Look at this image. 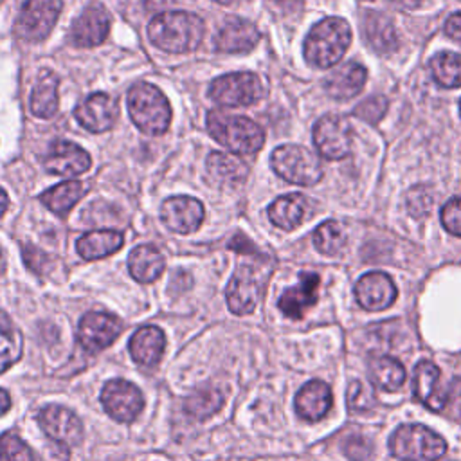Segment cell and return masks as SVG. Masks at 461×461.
<instances>
[{
    "label": "cell",
    "instance_id": "cell-20",
    "mask_svg": "<svg viewBox=\"0 0 461 461\" xmlns=\"http://www.w3.org/2000/svg\"><path fill=\"white\" fill-rule=\"evenodd\" d=\"M258 41V27L252 22L238 16L227 18L214 38V45L221 52H245L256 47Z\"/></svg>",
    "mask_w": 461,
    "mask_h": 461
},
{
    "label": "cell",
    "instance_id": "cell-50",
    "mask_svg": "<svg viewBox=\"0 0 461 461\" xmlns=\"http://www.w3.org/2000/svg\"><path fill=\"white\" fill-rule=\"evenodd\" d=\"M7 205H9V198H7L5 191L0 187V218L5 214V211H7Z\"/></svg>",
    "mask_w": 461,
    "mask_h": 461
},
{
    "label": "cell",
    "instance_id": "cell-39",
    "mask_svg": "<svg viewBox=\"0 0 461 461\" xmlns=\"http://www.w3.org/2000/svg\"><path fill=\"white\" fill-rule=\"evenodd\" d=\"M375 403L373 393L362 382H351L348 389V405L351 411H367Z\"/></svg>",
    "mask_w": 461,
    "mask_h": 461
},
{
    "label": "cell",
    "instance_id": "cell-6",
    "mask_svg": "<svg viewBox=\"0 0 461 461\" xmlns=\"http://www.w3.org/2000/svg\"><path fill=\"white\" fill-rule=\"evenodd\" d=\"M270 164L281 178L299 185H313L322 176V164L319 158L310 149L297 144H283L276 148Z\"/></svg>",
    "mask_w": 461,
    "mask_h": 461
},
{
    "label": "cell",
    "instance_id": "cell-1",
    "mask_svg": "<svg viewBox=\"0 0 461 461\" xmlns=\"http://www.w3.org/2000/svg\"><path fill=\"white\" fill-rule=\"evenodd\" d=\"M149 41L167 52L194 50L203 38V22L194 13L164 11L153 16L148 25Z\"/></svg>",
    "mask_w": 461,
    "mask_h": 461
},
{
    "label": "cell",
    "instance_id": "cell-26",
    "mask_svg": "<svg viewBox=\"0 0 461 461\" xmlns=\"http://www.w3.org/2000/svg\"><path fill=\"white\" fill-rule=\"evenodd\" d=\"M164 346H166L164 331L157 326L139 328L128 342L130 355L133 357V360L146 367L158 364V360L162 358V353H164Z\"/></svg>",
    "mask_w": 461,
    "mask_h": 461
},
{
    "label": "cell",
    "instance_id": "cell-51",
    "mask_svg": "<svg viewBox=\"0 0 461 461\" xmlns=\"http://www.w3.org/2000/svg\"><path fill=\"white\" fill-rule=\"evenodd\" d=\"M5 268V259H4V254H2V249H0V274L4 272Z\"/></svg>",
    "mask_w": 461,
    "mask_h": 461
},
{
    "label": "cell",
    "instance_id": "cell-2",
    "mask_svg": "<svg viewBox=\"0 0 461 461\" xmlns=\"http://www.w3.org/2000/svg\"><path fill=\"white\" fill-rule=\"evenodd\" d=\"M351 41V27L344 18L331 16L315 23L304 40V58L310 65L328 68L337 65Z\"/></svg>",
    "mask_w": 461,
    "mask_h": 461
},
{
    "label": "cell",
    "instance_id": "cell-19",
    "mask_svg": "<svg viewBox=\"0 0 461 461\" xmlns=\"http://www.w3.org/2000/svg\"><path fill=\"white\" fill-rule=\"evenodd\" d=\"M412 391L416 400L432 411H441L447 403V391L441 387V373L438 366L429 360L414 367Z\"/></svg>",
    "mask_w": 461,
    "mask_h": 461
},
{
    "label": "cell",
    "instance_id": "cell-49",
    "mask_svg": "<svg viewBox=\"0 0 461 461\" xmlns=\"http://www.w3.org/2000/svg\"><path fill=\"white\" fill-rule=\"evenodd\" d=\"M391 2H393V4H396V5H400V7L412 9V7L420 5V2H421V0H391Z\"/></svg>",
    "mask_w": 461,
    "mask_h": 461
},
{
    "label": "cell",
    "instance_id": "cell-41",
    "mask_svg": "<svg viewBox=\"0 0 461 461\" xmlns=\"http://www.w3.org/2000/svg\"><path fill=\"white\" fill-rule=\"evenodd\" d=\"M434 198L430 194V191L423 185L420 187H414L409 191V196H407V205H409V211L414 214V216H423L429 212V207L432 205Z\"/></svg>",
    "mask_w": 461,
    "mask_h": 461
},
{
    "label": "cell",
    "instance_id": "cell-52",
    "mask_svg": "<svg viewBox=\"0 0 461 461\" xmlns=\"http://www.w3.org/2000/svg\"><path fill=\"white\" fill-rule=\"evenodd\" d=\"M214 2H220V4H234L238 0H214Z\"/></svg>",
    "mask_w": 461,
    "mask_h": 461
},
{
    "label": "cell",
    "instance_id": "cell-29",
    "mask_svg": "<svg viewBox=\"0 0 461 461\" xmlns=\"http://www.w3.org/2000/svg\"><path fill=\"white\" fill-rule=\"evenodd\" d=\"M122 234L117 230H92L77 240V252L83 259H99L122 247Z\"/></svg>",
    "mask_w": 461,
    "mask_h": 461
},
{
    "label": "cell",
    "instance_id": "cell-36",
    "mask_svg": "<svg viewBox=\"0 0 461 461\" xmlns=\"http://www.w3.org/2000/svg\"><path fill=\"white\" fill-rule=\"evenodd\" d=\"M221 402H223V396H221L220 391L202 389V391L193 393L185 400L184 411L189 416L196 418V420H205V418H209L211 414H214L221 407Z\"/></svg>",
    "mask_w": 461,
    "mask_h": 461
},
{
    "label": "cell",
    "instance_id": "cell-45",
    "mask_svg": "<svg viewBox=\"0 0 461 461\" xmlns=\"http://www.w3.org/2000/svg\"><path fill=\"white\" fill-rule=\"evenodd\" d=\"M445 32L450 36L454 41L461 43V13H454L447 18L445 22Z\"/></svg>",
    "mask_w": 461,
    "mask_h": 461
},
{
    "label": "cell",
    "instance_id": "cell-9",
    "mask_svg": "<svg viewBox=\"0 0 461 461\" xmlns=\"http://www.w3.org/2000/svg\"><path fill=\"white\" fill-rule=\"evenodd\" d=\"M313 142L322 157L330 160H340L351 149V124L335 113L322 115L313 126Z\"/></svg>",
    "mask_w": 461,
    "mask_h": 461
},
{
    "label": "cell",
    "instance_id": "cell-11",
    "mask_svg": "<svg viewBox=\"0 0 461 461\" xmlns=\"http://www.w3.org/2000/svg\"><path fill=\"white\" fill-rule=\"evenodd\" d=\"M263 292V277L250 265H241L230 277L225 297L229 310L238 315L250 313L259 303Z\"/></svg>",
    "mask_w": 461,
    "mask_h": 461
},
{
    "label": "cell",
    "instance_id": "cell-10",
    "mask_svg": "<svg viewBox=\"0 0 461 461\" xmlns=\"http://www.w3.org/2000/svg\"><path fill=\"white\" fill-rule=\"evenodd\" d=\"M101 403L113 420L133 421L144 407V396L131 382L113 378L103 387Z\"/></svg>",
    "mask_w": 461,
    "mask_h": 461
},
{
    "label": "cell",
    "instance_id": "cell-34",
    "mask_svg": "<svg viewBox=\"0 0 461 461\" xmlns=\"http://www.w3.org/2000/svg\"><path fill=\"white\" fill-rule=\"evenodd\" d=\"M430 70L438 85L445 88L461 86V54L439 52L430 61Z\"/></svg>",
    "mask_w": 461,
    "mask_h": 461
},
{
    "label": "cell",
    "instance_id": "cell-8",
    "mask_svg": "<svg viewBox=\"0 0 461 461\" xmlns=\"http://www.w3.org/2000/svg\"><path fill=\"white\" fill-rule=\"evenodd\" d=\"M61 5V0H25L14 27L16 34L25 41H41L52 31Z\"/></svg>",
    "mask_w": 461,
    "mask_h": 461
},
{
    "label": "cell",
    "instance_id": "cell-43",
    "mask_svg": "<svg viewBox=\"0 0 461 461\" xmlns=\"http://www.w3.org/2000/svg\"><path fill=\"white\" fill-rule=\"evenodd\" d=\"M447 403L452 416L461 420V378H454L447 389Z\"/></svg>",
    "mask_w": 461,
    "mask_h": 461
},
{
    "label": "cell",
    "instance_id": "cell-4",
    "mask_svg": "<svg viewBox=\"0 0 461 461\" xmlns=\"http://www.w3.org/2000/svg\"><path fill=\"white\" fill-rule=\"evenodd\" d=\"M128 113L133 124L148 135L166 133L171 121V108L166 95L149 83H137L128 92Z\"/></svg>",
    "mask_w": 461,
    "mask_h": 461
},
{
    "label": "cell",
    "instance_id": "cell-46",
    "mask_svg": "<svg viewBox=\"0 0 461 461\" xmlns=\"http://www.w3.org/2000/svg\"><path fill=\"white\" fill-rule=\"evenodd\" d=\"M229 247H230V249H234V250H238V252H241L243 249H247V252H249V254H252V252L256 250V249H254V245H252L245 236H241V234H240V236H234V238H232V241L229 243Z\"/></svg>",
    "mask_w": 461,
    "mask_h": 461
},
{
    "label": "cell",
    "instance_id": "cell-30",
    "mask_svg": "<svg viewBox=\"0 0 461 461\" xmlns=\"http://www.w3.org/2000/svg\"><path fill=\"white\" fill-rule=\"evenodd\" d=\"M58 85L59 79L54 72H43L31 94V110L40 119H49L58 110Z\"/></svg>",
    "mask_w": 461,
    "mask_h": 461
},
{
    "label": "cell",
    "instance_id": "cell-31",
    "mask_svg": "<svg viewBox=\"0 0 461 461\" xmlns=\"http://www.w3.org/2000/svg\"><path fill=\"white\" fill-rule=\"evenodd\" d=\"M83 193H85V184L81 180H67L43 191L40 200L54 214L65 216L76 205V202L83 196Z\"/></svg>",
    "mask_w": 461,
    "mask_h": 461
},
{
    "label": "cell",
    "instance_id": "cell-33",
    "mask_svg": "<svg viewBox=\"0 0 461 461\" xmlns=\"http://www.w3.org/2000/svg\"><path fill=\"white\" fill-rule=\"evenodd\" d=\"M23 351V339L14 322L0 310V373L16 364Z\"/></svg>",
    "mask_w": 461,
    "mask_h": 461
},
{
    "label": "cell",
    "instance_id": "cell-21",
    "mask_svg": "<svg viewBox=\"0 0 461 461\" xmlns=\"http://www.w3.org/2000/svg\"><path fill=\"white\" fill-rule=\"evenodd\" d=\"M207 175L214 185L232 189L245 182L249 167L236 153L211 151L207 157Z\"/></svg>",
    "mask_w": 461,
    "mask_h": 461
},
{
    "label": "cell",
    "instance_id": "cell-13",
    "mask_svg": "<svg viewBox=\"0 0 461 461\" xmlns=\"http://www.w3.org/2000/svg\"><path fill=\"white\" fill-rule=\"evenodd\" d=\"M160 218L167 229L189 234L200 227L203 220V205L193 196H171L162 203Z\"/></svg>",
    "mask_w": 461,
    "mask_h": 461
},
{
    "label": "cell",
    "instance_id": "cell-14",
    "mask_svg": "<svg viewBox=\"0 0 461 461\" xmlns=\"http://www.w3.org/2000/svg\"><path fill=\"white\" fill-rule=\"evenodd\" d=\"M38 423L41 430L63 445H76L81 439V421L79 418L67 407L61 405H47L38 414Z\"/></svg>",
    "mask_w": 461,
    "mask_h": 461
},
{
    "label": "cell",
    "instance_id": "cell-42",
    "mask_svg": "<svg viewBox=\"0 0 461 461\" xmlns=\"http://www.w3.org/2000/svg\"><path fill=\"white\" fill-rule=\"evenodd\" d=\"M344 454L351 461H367V457L371 454V447L364 438L353 436L344 443Z\"/></svg>",
    "mask_w": 461,
    "mask_h": 461
},
{
    "label": "cell",
    "instance_id": "cell-5",
    "mask_svg": "<svg viewBox=\"0 0 461 461\" xmlns=\"http://www.w3.org/2000/svg\"><path fill=\"white\" fill-rule=\"evenodd\" d=\"M389 447L393 456L403 461H436L447 452L445 439L418 423L398 427L391 436Z\"/></svg>",
    "mask_w": 461,
    "mask_h": 461
},
{
    "label": "cell",
    "instance_id": "cell-23",
    "mask_svg": "<svg viewBox=\"0 0 461 461\" xmlns=\"http://www.w3.org/2000/svg\"><path fill=\"white\" fill-rule=\"evenodd\" d=\"M312 214H313V203L299 193H290V194L279 196L268 207L270 221L276 227L285 229V230L295 229L304 220H308Z\"/></svg>",
    "mask_w": 461,
    "mask_h": 461
},
{
    "label": "cell",
    "instance_id": "cell-3",
    "mask_svg": "<svg viewBox=\"0 0 461 461\" xmlns=\"http://www.w3.org/2000/svg\"><path fill=\"white\" fill-rule=\"evenodd\" d=\"M207 130L223 148L236 155L256 153L265 142L263 130L254 121L220 110L207 113Z\"/></svg>",
    "mask_w": 461,
    "mask_h": 461
},
{
    "label": "cell",
    "instance_id": "cell-35",
    "mask_svg": "<svg viewBox=\"0 0 461 461\" xmlns=\"http://www.w3.org/2000/svg\"><path fill=\"white\" fill-rule=\"evenodd\" d=\"M313 245L322 254H339L346 245V229L337 220H328L321 223L313 232Z\"/></svg>",
    "mask_w": 461,
    "mask_h": 461
},
{
    "label": "cell",
    "instance_id": "cell-16",
    "mask_svg": "<svg viewBox=\"0 0 461 461\" xmlns=\"http://www.w3.org/2000/svg\"><path fill=\"white\" fill-rule=\"evenodd\" d=\"M76 119L83 128L94 133H103L110 130L119 115L117 103L112 95L104 92H95L88 95L74 112Z\"/></svg>",
    "mask_w": 461,
    "mask_h": 461
},
{
    "label": "cell",
    "instance_id": "cell-32",
    "mask_svg": "<svg viewBox=\"0 0 461 461\" xmlns=\"http://www.w3.org/2000/svg\"><path fill=\"white\" fill-rule=\"evenodd\" d=\"M369 380L382 391H396L405 382V367L389 357H380L369 362Z\"/></svg>",
    "mask_w": 461,
    "mask_h": 461
},
{
    "label": "cell",
    "instance_id": "cell-53",
    "mask_svg": "<svg viewBox=\"0 0 461 461\" xmlns=\"http://www.w3.org/2000/svg\"><path fill=\"white\" fill-rule=\"evenodd\" d=\"M270 2H274V4H286V2H290V0H270Z\"/></svg>",
    "mask_w": 461,
    "mask_h": 461
},
{
    "label": "cell",
    "instance_id": "cell-7",
    "mask_svg": "<svg viewBox=\"0 0 461 461\" xmlns=\"http://www.w3.org/2000/svg\"><path fill=\"white\" fill-rule=\"evenodd\" d=\"M209 95L221 106H249L263 97V85L252 72H230L211 83Z\"/></svg>",
    "mask_w": 461,
    "mask_h": 461
},
{
    "label": "cell",
    "instance_id": "cell-18",
    "mask_svg": "<svg viewBox=\"0 0 461 461\" xmlns=\"http://www.w3.org/2000/svg\"><path fill=\"white\" fill-rule=\"evenodd\" d=\"M43 164H45V169L52 175L74 176V175L85 173L90 167L92 160H90V155L77 144L68 140H56L50 146Z\"/></svg>",
    "mask_w": 461,
    "mask_h": 461
},
{
    "label": "cell",
    "instance_id": "cell-25",
    "mask_svg": "<svg viewBox=\"0 0 461 461\" xmlns=\"http://www.w3.org/2000/svg\"><path fill=\"white\" fill-rule=\"evenodd\" d=\"M330 407H331V391L321 380H312L304 384L295 394V412L308 421H317L324 418Z\"/></svg>",
    "mask_w": 461,
    "mask_h": 461
},
{
    "label": "cell",
    "instance_id": "cell-22",
    "mask_svg": "<svg viewBox=\"0 0 461 461\" xmlns=\"http://www.w3.org/2000/svg\"><path fill=\"white\" fill-rule=\"evenodd\" d=\"M319 276L313 272H303L295 286L286 288L279 297V310L290 319H301L308 308L317 303Z\"/></svg>",
    "mask_w": 461,
    "mask_h": 461
},
{
    "label": "cell",
    "instance_id": "cell-40",
    "mask_svg": "<svg viewBox=\"0 0 461 461\" xmlns=\"http://www.w3.org/2000/svg\"><path fill=\"white\" fill-rule=\"evenodd\" d=\"M385 108H387V101L382 95H373V97H367L366 101H362L355 108V115L360 117L362 121L376 122L385 113Z\"/></svg>",
    "mask_w": 461,
    "mask_h": 461
},
{
    "label": "cell",
    "instance_id": "cell-17",
    "mask_svg": "<svg viewBox=\"0 0 461 461\" xmlns=\"http://www.w3.org/2000/svg\"><path fill=\"white\" fill-rule=\"evenodd\" d=\"M355 297L366 310L378 312L389 308L396 299V286L384 272H367L355 285Z\"/></svg>",
    "mask_w": 461,
    "mask_h": 461
},
{
    "label": "cell",
    "instance_id": "cell-15",
    "mask_svg": "<svg viewBox=\"0 0 461 461\" xmlns=\"http://www.w3.org/2000/svg\"><path fill=\"white\" fill-rule=\"evenodd\" d=\"M110 31V14L99 4L88 5L72 23L70 43L76 47H95L101 45Z\"/></svg>",
    "mask_w": 461,
    "mask_h": 461
},
{
    "label": "cell",
    "instance_id": "cell-27",
    "mask_svg": "<svg viewBox=\"0 0 461 461\" xmlns=\"http://www.w3.org/2000/svg\"><path fill=\"white\" fill-rule=\"evenodd\" d=\"M164 258L153 245H139L128 256V268L133 279L151 283L164 272Z\"/></svg>",
    "mask_w": 461,
    "mask_h": 461
},
{
    "label": "cell",
    "instance_id": "cell-47",
    "mask_svg": "<svg viewBox=\"0 0 461 461\" xmlns=\"http://www.w3.org/2000/svg\"><path fill=\"white\" fill-rule=\"evenodd\" d=\"M142 7L146 11H158V13H164L166 7H169L173 4V0H140Z\"/></svg>",
    "mask_w": 461,
    "mask_h": 461
},
{
    "label": "cell",
    "instance_id": "cell-38",
    "mask_svg": "<svg viewBox=\"0 0 461 461\" xmlns=\"http://www.w3.org/2000/svg\"><path fill=\"white\" fill-rule=\"evenodd\" d=\"M441 223L450 234L461 236V196H454L443 205Z\"/></svg>",
    "mask_w": 461,
    "mask_h": 461
},
{
    "label": "cell",
    "instance_id": "cell-48",
    "mask_svg": "<svg viewBox=\"0 0 461 461\" xmlns=\"http://www.w3.org/2000/svg\"><path fill=\"white\" fill-rule=\"evenodd\" d=\"M9 407H11V398H9V394H7L4 389H0V416L5 414V412L9 411Z\"/></svg>",
    "mask_w": 461,
    "mask_h": 461
},
{
    "label": "cell",
    "instance_id": "cell-24",
    "mask_svg": "<svg viewBox=\"0 0 461 461\" xmlns=\"http://www.w3.org/2000/svg\"><path fill=\"white\" fill-rule=\"evenodd\" d=\"M366 77V68L357 61H349L331 70V74L324 79V88L335 99H351L360 94Z\"/></svg>",
    "mask_w": 461,
    "mask_h": 461
},
{
    "label": "cell",
    "instance_id": "cell-28",
    "mask_svg": "<svg viewBox=\"0 0 461 461\" xmlns=\"http://www.w3.org/2000/svg\"><path fill=\"white\" fill-rule=\"evenodd\" d=\"M364 34L367 43L376 52H393L398 47V32L391 22L382 13H367L364 20Z\"/></svg>",
    "mask_w": 461,
    "mask_h": 461
},
{
    "label": "cell",
    "instance_id": "cell-37",
    "mask_svg": "<svg viewBox=\"0 0 461 461\" xmlns=\"http://www.w3.org/2000/svg\"><path fill=\"white\" fill-rule=\"evenodd\" d=\"M0 452L5 461H34L31 448L13 432L0 436Z\"/></svg>",
    "mask_w": 461,
    "mask_h": 461
},
{
    "label": "cell",
    "instance_id": "cell-12",
    "mask_svg": "<svg viewBox=\"0 0 461 461\" xmlns=\"http://www.w3.org/2000/svg\"><path fill=\"white\" fill-rule=\"evenodd\" d=\"M121 330L122 322L115 315L104 312H88L79 321L77 340L86 351L94 353L110 346L121 335Z\"/></svg>",
    "mask_w": 461,
    "mask_h": 461
},
{
    "label": "cell",
    "instance_id": "cell-55",
    "mask_svg": "<svg viewBox=\"0 0 461 461\" xmlns=\"http://www.w3.org/2000/svg\"><path fill=\"white\" fill-rule=\"evenodd\" d=\"M459 112H461V103H459Z\"/></svg>",
    "mask_w": 461,
    "mask_h": 461
},
{
    "label": "cell",
    "instance_id": "cell-44",
    "mask_svg": "<svg viewBox=\"0 0 461 461\" xmlns=\"http://www.w3.org/2000/svg\"><path fill=\"white\" fill-rule=\"evenodd\" d=\"M23 259H25L27 267L31 270H34V272H41L43 270V263L49 261V258L41 250H38L34 247H29V245L23 247Z\"/></svg>",
    "mask_w": 461,
    "mask_h": 461
},
{
    "label": "cell",
    "instance_id": "cell-54",
    "mask_svg": "<svg viewBox=\"0 0 461 461\" xmlns=\"http://www.w3.org/2000/svg\"><path fill=\"white\" fill-rule=\"evenodd\" d=\"M0 461H5V459H4V456H2V452H0Z\"/></svg>",
    "mask_w": 461,
    "mask_h": 461
}]
</instances>
